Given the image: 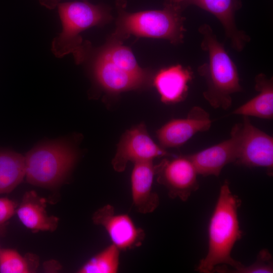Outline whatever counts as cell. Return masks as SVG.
<instances>
[{
  "label": "cell",
  "mask_w": 273,
  "mask_h": 273,
  "mask_svg": "<svg viewBox=\"0 0 273 273\" xmlns=\"http://www.w3.org/2000/svg\"><path fill=\"white\" fill-rule=\"evenodd\" d=\"M241 204L239 197L232 193L225 180L221 185L208 225V247L196 270L201 273L213 272L220 264L236 268L241 263L231 255L235 243L241 239L238 210Z\"/></svg>",
  "instance_id": "cell-1"
},
{
  "label": "cell",
  "mask_w": 273,
  "mask_h": 273,
  "mask_svg": "<svg viewBox=\"0 0 273 273\" xmlns=\"http://www.w3.org/2000/svg\"><path fill=\"white\" fill-rule=\"evenodd\" d=\"M198 31L202 36L201 48L208 54L207 61L197 68L206 84L203 97L213 108L228 110L232 95L243 90L237 66L209 25L203 24Z\"/></svg>",
  "instance_id": "cell-2"
},
{
  "label": "cell",
  "mask_w": 273,
  "mask_h": 273,
  "mask_svg": "<svg viewBox=\"0 0 273 273\" xmlns=\"http://www.w3.org/2000/svg\"><path fill=\"white\" fill-rule=\"evenodd\" d=\"M57 7L62 30L52 41V52L59 58L72 54L76 63L80 64L91 49L89 43H83L80 34L108 22L111 18L110 10L107 6L83 1L60 3Z\"/></svg>",
  "instance_id": "cell-3"
},
{
  "label": "cell",
  "mask_w": 273,
  "mask_h": 273,
  "mask_svg": "<svg viewBox=\"0 0 273 273\" xmlns=\"http://www.w3.org/2000/svg\"><path fill=\"white\" fill-rule=\"evenodd\" d=\"M117 5L118 16L111 38L121 41L134 35L164 39L173 44L183 42L186 18L182 16L181 8L164 4L162 10L130 13L124 10L123 0L118 1Z\"/></svg>",
  "instance_id": "cell-4"
},
{
  "label": "cell",
  "mask_w": 273,
  "mask_h": 273,
  "mask_svg": "<svg viewBox=\"0 0 273 273\" xmlns=\"http://www.w3.org/2000/svg\"><path fill=\"white\" fill-rule=\"evenodd\" d=\"M24 157L27 181L51 188L65 178L75 164L77 154L70 144L59 141L39 145Z\"/></svg>",
  "instance_id": "cell-5"
},
{
  "label": "cell",
  "mask_w": 273,
  "mask_h": 273,
  "mask_svg": "<svg viewBox=\"0 0 273 273\" xmlns=\"http://www.w3.org/2000/svg\"><path fill=\"white\" fill-rule=\"evenodd\" d=\"M248 167H263L273 173V138L254 126L249 117L241 122L238 156L235 163Z\"/></svg>",
  "instance_id": "cell-6"
},
{
  "label": "cell",
  "mask_w": 273,
  "mask_h": 273,
  "mask_svg": "<svg viewBox=\"0 0 273 273\" xmlns=\"http://www.w3.org/2000/svg\"><path fill=\"white\" fill-rule=\"evenodd\" d=\"M168 155L165 149L152 140L145 124L141 123L126 130L122 135L112 164L114 169L120 172L125 169L129 162L153 161L156 158Z\"/></svg>",
  "instance_id": "cell-7"
},
{
  "label": "cell",
  "mask_w": 273,
  "mask_h": 273,
  "mask_svg": "<svg viewBox=\"0 0 273 273\" xmlns=\"http://www.w3.org/2000/svg\"><path fill=\"white\" fill-rule=\"evenodd\" d=\"M157 175L158 183L166 188L173 199L186 201L199 189L198 174L188 156L162 160Z\"/></svg>",
  "instance_id": "cell-8"
},
{
  "label": "cell",
  "mask_w": 273,
  "mask_h": 273,
  "mask_svg": "<svg viewBox=\"0 0 273 273\" xmlns=\"http://www.w3.org/2000/svg\"><path fill=\"white\" fill-rule=\"evenodd\" d=\"M94 223L103 227L112 244L120 250L141 245L144 231L138 227L127 214L116 213L113 207L106 205L97 210L92 217Z\"/></svg>",
  "instance_id": "cell-9"
},
{
  "label": "cell",
  "mask_w": 273,
  "mask_h": 273,
  "mask_svg": "<svg viewBox=\"0 0 273 273\" xmlns=\"http://www.w3.org/2000/svg\"><path fill=\"white\" fill-rule=\"evenodd\" d=\"M241 122L231 129L230 137L201 151L188 155L198 175L218 176L226 165L235 163L239 153Z\"/></svg>",
  "instance_id": "cell-10"
},
{
  "label": "cell",
  "mask_w": 273,
  "mask_h": 273,
  "mask_svg": "<svg viewBox=\"0 0 273 273\" xmlns=\"http://www.w3.org/2000/svg\"><path fill=\"white\" fill-rule=\"evenodd\" d=\"M211 124L209 113L194 106L186 118L171 120L157 130L159 145L164 149L181 146L198 132L208 130Z\"/></svg>",
  "instance_id": "cell-11"
},
{
  "label": "cell",
  "mask_w": 273,
  "mask_h": 273,
  "mask_svg": "<svg viewBox=\"0 0 273 273\" xmlns=\"http://www.w3.org/2000/svg\"><path fill=\"white\" fill-rule=\"evenodd\" d=\"M91 61L93 75L98 83L112 93L137 89L150 83L151 79L132 74L117 67L97 53Z\"/></svg>",
  "instance_id": "cell-12"
},
{
  "label": "cell",
  "mask_w": 273,
  "mask_h": 273,
  "mask_svg": "<svg viewBox=\"0 0 273 273\" xmlns=\"http://www.w3.org/2000/svg\"><path fill=\"white\" fill-rule=\"evenodd\" d=\"M195 5L213 15L221 24L232 48L241 52L251 38L239 30L235 20L236 12L242 6L241 0H189L187 6Z\"/></svg>",
  "instance_id": "cell-13"
},
{
  "label": "cell",
  "mask_w": 273,
  "mask_h": 273,
  "mask_svg": "<svg viewBox=\"0 0 273 273\" xmlns=\"http://www.w3.org/2000/svg\"><path fill=\"white\" fill-rule=\"evenodd\" d=\"M159 168V163L155 165L153 161L134 163L130 177L131 195L133 205L141 213H151L159 205V197L153 191L154 178Z\"/></svg>",
  "instance_id": "cell-14"
},
{
  "label": "cell",
  "mask_w": 273,
  "mask_h": 273,
  "mask_svg": "<svg viewBox=\"0 0 273 273\" xmlns=\"http://www.w3.org/2000/svg\"><path fill=\"white\" fill-rule=\"evenodd\" d=\"M193 77L190 68L176 65L160 70L153 79V84L165 104H173L185 99L188 83Z\"/></svg>",
  "instance_id": "cell-15"
},
{
  "label": "cell",
  "mask_w": 273,
  "mask_h": 273,
  "mask_svg": "<svg viewBox=\"0 0 273 273\" xmlns=\"http://www.w3.org/2000/svg\"><path fill=\"white\" fill-rule=\"evenodd\" d=\"M46 207L44 198L34 191H29L24 195L16 213L22 223L33 233L53 232L58 226L59 218L53 215L49 216Z\"/></svg>",
  "instance_id": "cell-16"
},
{
  "label": "cell",
  "mask_w": 273,
  "mask_h": 273,
  "mask_svg": "<svg viewBox=\"0 0 273 273\" xmlns=\"http://www.w3.org/2000/svg\"><path fill=\"white\" fill-rule=\"evenodd\" d=\"M255 89L258 94L245 103L240 106L232 114L242 116H252L261 119L273 118V79L264 73L255 77Z\"/></svg>",
  "instance_id": "cell-17"
},
{
  "label": "cell",
  "mask_w": 273,
  "mask_h": 273,
  "mask_svg": "<svg viewBox=\"0 0 273 273\" xmlns=\"http://www.w3.org/2000/svg\"><path fill=\"white\" fill-rule=\"evenodd\" d=\"M97 53L117 67L132 74L149 79L152 78L150 72L139 66L132 51L122 45L121 41L111 38Z\"/></svg>",
  "instance_id": "cell-18"
},
{
  "label": "cell",
  "mask_w": 273,
  "mask_h": 273,
  "mask_svg": "<svg viewBox=\"0 0 273 273\" xmlns=\"http://www.w3.org/2000/svg\"><path fill=\"white\" fill-rule=\"evenodd\" d=\"M25 173L24 157L16 152L0 151V194L13 191Z\"/></svg>",
  "instance_id": "cell-19"
},
{
  "label": "cell",
  "mask_w": 273,
  "mask_h": 273,
  "mask_svg": "<svg viewBox=\"0 0 273 273\" xmlns=\"http://www.w3.org/2000/svg\"><path fill=\"white\" fill-rule=\"evenodd\" d=\"M111 244L87 260L79 269V273H116L120 265V252Z\"/></svg>",
  "instance_id": "cell-20"
},
{
  "label": "cell",
  "mask_w": 273,
  "mask_h": 273,
  "mask_svg": "<svg viewBox=\"0 0 273 273\" xmlns=\"http://www.w3.org/2000/svg\"><path fill=\"white\" fill-rule=\"evenodd\" d=\"M38 264V257L32 254L21 255L12 249H0V272L28 273L34 272Z\"/></svg>",
  "instance_id": "cell-21"
},
{
  "label": "cell",
  "mask_w": 273,
  "mask_h": 273,
  "mask_svg": "<svg viewBox=\"0 0 273 273\" xmlns=\"http://www.w3.org/2000/svg\"><path fill=\"white\" fill-rule=\"evenodd\" d=\"M214 271L237 273H270L273 272L272 256L267 249L261 250L255 262L249 266L242 263L235 268L229 269L216 267Z\"/></svg>",
  "instance_id": "cell-22"
},
{
  "label": "cell",
  "mask_w": 273,
  "mask_h": 273,
  "mask_svg": "<svg viewBox=\"0 0 273 273\" xmlns=\"http://www.w3.org/2000/svg\"><path fill=\"white\" fill-rule=\"evenodd\" d=\"M17 205L7 198H0V235L5 232L6 224L16 213Z\"/></svg>",
  "instance_id": "cell-23"
},
{
  "label": "cell",
  "mask_w": 273,
  "mask_h": 273,
  "mask_svg": "<svg viewBox=\"0 0 273 273\" xmlns=\"http://www.w3.org/2000/svg\"><path fill=\"white\" fill-rule=\"evenodd\" d=\"M189 0H165L164 4H168L179 7L183 10L187 7V3Z\"/></svg>",
  "instance_id": "cell-24"
},
{
  "label": "cell",
  "mask_w": 273,
  "mask_h": 273,
  "mask_svg": "<svg viewBox=\"0 0 273 273\" xmlns=\"http://www.w3.org/2000/svg\"><path fill=\"white\" fill-rule=\"evenodd\" d=\"M40 4L49 9H53L60 3V0H39Z\"/></svg>",
  "instance_id": "cell-25"
},
{
  "label": "cell",
  "mask_w": 273,
  "mask_h": 273,
  "mask_svg": "<svg viewBox=\"0 0 273 273\" xmlns=\"http://www.w3.org/2000/svg\"><path fill=\"white\" fill-rule=\"evenodd\" d=\"M82 1H87V0H82Z\"/></svg>",
  "instance_id": "cell-26"
},
{
  "label": "cell",
  "mask_w": 273,
  "mask_h": 273,
  "mask_svg": "<svg viewBox=\"0 0 273 273\" xmlns=\"http://www.w3.org/2000/svg\"><path fill=\"white\" fill-rule=\"evenodd\" d=\"M1 249V248H0Z\"/></svg>",
  "instance_id": "cell-27"
}]
</instances>
